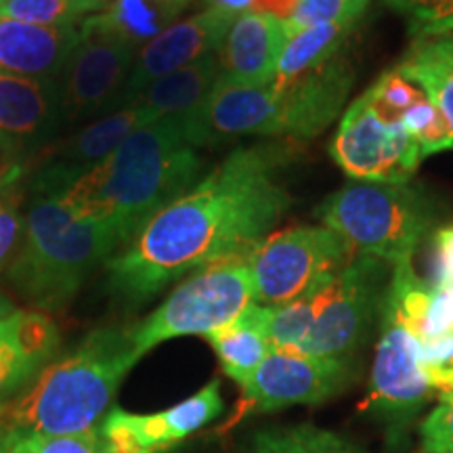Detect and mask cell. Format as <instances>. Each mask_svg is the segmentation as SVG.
Wrapping results in <instances>:
<instances>
[{
  "mask_svg": "<svg viewBox=\"0 0 453 453\" xmlns=\"http://www.w3.org/2000/svg\"><path fill=\"white\" fill-rule=\"evenodd\" d=\"M267 147H237L187 194L154 214L105 263L113 296L137 307L173 281L248 258L290 206Z\"/></svg>",
  "mask_w": 453,
  "mask_h": 453,
  "instance_id": "6da1fadb",
  "label": "cell"
},
{
  "mask_svg": "<svg viewBox=\"0 0 453 453\" xmlns=\"http://www.w3.org/2000/svg\"><path fill=\"white\" fill-rule=\"evenodd\" d=\"M433 395H437V390L424 376L420 338L399 307L384 294L380 338L364 410L388 420L405 422Z\"/></svg>",
  "mask_w": 453,
  "mask_h": 453,
  "instance_id": "7c38bea8",
  "label": "cell"
},
{
  "mask_svg": "<svg viewBox=\"0 0 453 453\" xmlns=\"http://www.w3.org/2000/svg\"><path fill=\"white\" fill-rule=\"evenodd\" d=\"M355 252L327 226L269 234L248 257L254 303L280 307L313 296L350 263Z\"/></svg>",
  "mask_w": 453,
  "mask_h": 453,
  "instance_id": "52a82bcc",
  "label": "cell"
},
{
  "mask_svg": "<svg viewBox=\"0 0 453 453\" xmlns=\"http://www.w3.org/2000/svg\"><path fill=\"white\" fill-rule=\"evenodd\" d=\"M9 453H107L99 424L87 433L64 437H19L17 434Z\"/></svg>",
  "mask_w": 453,
  "mask_h": 453,
  "instance_id": "836d02e7",
  "label": "cell"
},
{
  "mask_svg": "<svg viewBox=\"0 0 453 453\" xmlns=\"http://www.w3.org/2000/svg\"><path fill=\"white\" fill-rule=\"evenodd\" d=\"M380 283L382 260L355 254L347 267L313 294V327L303 353L347 359L372 324Z\"/></svg>",
  "mask_w": 453,
  "mask_h": 453,
  "instance_id": "9c48e42d",
  "label": "cell"
},
{
  "mask_svg": "<svg viewBox=\"0 0 453 453\" xmlns=\"http://www.w3.org/2000/svg\"><path fill=\"white\" fill-rule=\"evenodd\" d=\"M141 361L133 326L97 327L76 349L50 361L15 403L0 426L19 437H64L97 426L111 410L124 378Z\"/></svg>",
  "mask_w": 453,
  "mask_h": 453,
  "instance_id": "3957f363",
  "label": "cell"
},
{
  "mask_svg": "<svg viewBox=\"0 0 453 453\" xmlns=\"http://www.w3.org/2000/svg\"><path fill=\"white\" fill-rule=\"evenodd\" d=\"M401 124L410 130L411 137L422 147L424 157L437 154V151L453 150V139L443 113L428 97L413 107Z\"/></svg>",
  "mask_w": 453,
  "mask_h": 453,
  "instance_id": "1f68e13d",
  "label": "cell"
},
{
  "mask_svg": "<svg viewBox=\"0 0 453 453\" xmlns=\"http://www.w3.org/2000/svg\"><path fill=\"white\" fill-rule=\"evenodd\" d=\"M208 7L226 11V13L240 17L243 13H250L252 11V0H206Z\"/></svg>",
  "mask_w": 453,
  "mask_h": 453,
  "instance_id": "74e56055",
  "label": "cell"
},
{
  "mask_svg": "<svg viewBox=\"0 0 453 453\" xmlns=\"http://www.w3.org/2000/svg\"><path fill=\"white\" fill-rule=\"evenodd\" d=\"M219 76V57L208 55L196 61V64L164 73V76L151 82L150 87L141 90L130 104L141 105L156 120L170 116H189L211 95Z\"/></svg>",
  "mask_w": 453,
  "mask_h": 453,
  "instance_id": "7402d4cb",
  "label": "cell"
},
{
  "mask_svg": "<svg viewBox=\"0 0 453 453\" xmlns=\"http://www.w3.org/2000/svg\"><path fill=\"white\" fill-rule=\"evenodd\" d=\"M317 219L355 254L399 265L430 226V208L410 185L349 180L317 208Z\"/></svg>",
  "mask_w": 453,
  "mask_h": 453,
  "instance_id": "5b68a950",
  "label": "cell"
},
{
  "mask_svg": "<svg viewBox=\"0 0 453 453\" xmlns=\"http://www.w3.org/2000/svg\"><path fill=\"white\" fill-rule=\"evenodd\" d=\"M388 7L405 17L413 38L453 30V0H387Z\"/></svg>",
  "mask_w": 453,
  "mask_h": 453,
  "instance_id": "4dcf8cb0",
  "label": "cell"
},
{
  "mask_svg": "<svg viewBox=\"0 0 453 453\" xmlns=\"http://www.w3.org/2000/svg\"><path fill=\"white\" fill-rule=\"evenodd\" d=\"M64 124L59 81L0 73V147L11 166L41 154Z\"/></svg>",
  "mask_w": 453,
  "mask_h": 453,
  "instance_id": "2e32d148",
  "label": "cell"
},
{
  "mask_svg": "<svg viewBox=\"0 0 453 453\" xmlns=\"http://www.w3.org/2000/svg\"><path fill=\"white\" fill-rule=\"evenodd\" d=\"M237 453H365L353 441L313 424L257 430Z\"/></svg>",
  "mask_w": 453,
  "mask_h": 453,
  "instance_id": "484cf974",
  "label": "cell"
},
{
  "mask_svg": "<svg viewBox=\"0 0 453 453\" xmlns=\"http://www.w3.org/2000/svg\"><path fill=\"white\" fill-rule=\"evenodd\" d=\"M203 338L211 342L226 376L240 387H246L271 350L267 338V307L252 303L237 319Z\"/></svg>",
  "mask_w": 453,
  "mask_h": 453,
  "instance_id": "603a6c76",
  "label": "cell"
},
{
  "mask_svg": "<svg viewBox=\"0 0 453 453\" xmlns=\"http://www.w3.org/2000/svg\"><path fill=\"white\" fill-rule=\"evenodd\" d=\"M357 24L359 19L327 21V24H317L292 34L290 41L283 47L273 82L290 84L303 78L304 73L336 59Z\"/></svg>",
  "mask_w": 453,
  "mask_h": 453,
  "instance_id": "d4e9b609",
  "label": "cell"
},
{
  "mask_svg": "<svg viewBox=\"0 0 453 453\" xmlns=\"http://www.w3.org/2000/svg\"><path fill=\"white\" fill-rule=\"evenodd\" d=\"M422 453H453V387L439 393V403L420 424Z\"/></svg>",
  "mask_w": 453,
  "mask_h": 453,
  "instance_id": "e575fe53",
  "label": "cell"
},
{
  "mask_svg": "<svg viewBox=\"0 0 453 453\" xmlns=\"http://www.w3.org/2000/svg\"><path fill=\"white\" fill-rule=\"evenodd\" d=\"M17 311V307L13 303H11V300L4 296L3 292H0V319H3V317H7V315H11V313H15Z\"/></svg>",
  "mask_w": 453,
  "mask_h": 453,
  "instance_id": "ab89813d",
  "label": "cell"
},
{
  "mask_svg": "<svg viewBox=\"0 0 453 453\" xmlns=\"http://www.w3.org/2000/svg\"><path fill=\"white\" fill-rule=\"evenodd\" d=\"M349 378V361L315 357L300 350L271 349L246 387L235 420L294 405H317L330 399Z\"/></svg>",
  "mask_w": 453,
  "mask_h": 453,
  "instance_id": "4fadbf2b",
  "label": "cell"
},
{
  "mask_svg": "<svg viewBox=\"0 0 453 453\" xmlns=\"http://www.w3.org/2000/svg\"><path fill=\"white\" fill-rule=\"evenodd\" d=\"M82 38L59 76L65 124L97 120L120 110L124 87L139 50L111 34L81 24Z\"/></svg>",
  "mask_w": 453,
  "mask_h": 453,
  "instance_id": "30bf717a",
  "label": "cell"
},
{
  "mask_svg": "<svg viewBox=\"0 0 453 453\" xmlns=\"http://www.w3.org/2000/svg\"><path fill=\"white\" fill-rule=\"evenodd\" d=\"M235 19L237 17L226 11L208 7L202 13L177 21L168 30L157 34L154 41L147 42L134 57L133 70L124 87L120 110L130 105V101L137 97L141 90L164 73L196 64L208 55H217Z\"/></svg>",
  "mask_w": 453,
  "mask_h": 453,
  "instance_id": "e0dca14e",
  "label": "cell"
},
{
  "mask_svg": "<svg viewBox=\"0 0 453 453\" xmlns=\"http://www.w3.org/2000/svg\"><path fill=\"white\" fill-rule=\"evenodd\" d=\"M156 122L150 111L137 104L107 113L78 130L70 139L50 143L32 157L30 189L34 197L61 200L73 185L124 143L128 134Z\"/></svg>",
  "mask_w": 453,
  "mask_h": 453,
  "instance_id": "5bb4252c",
  "label": "cell"
},
{
  "mask_svg": "<svg viewBox=\"0 0 453 453\" xmlns=\"http://www.w3.org/2000/svg\"><path fill=\"white\" fill-rule=\"evenodd\" d=\"M254 303V286L248 258L217 263L196 271L179 283L145 321L133 326V340L143 357L166 340L180 336H208Z\"/></svg>",
  "mask_w": 453,
  "mask_h": 453,
  "instance_id": "8992f818",
  "label": "cell"
},
{
  "mask_svg": "<svg viewBox=\"0 0 453 453\" xmlns=\"http://www.w3.org/2000/svg\"><path fill=\"white\" fill-rule=\"evenodd\" d=\"M81 38V24L44 27L0 15V73L59 81Z\"/></svg>",
  "mask_w": 453,
  "mask_h": 453,
  "instance_id": "d6986e66",
  "label": "cell"
},
{
  "mask_svg": "<svg viewBox=\"0 0 453 453\" xmlns=\"http://www.w3.org/2000/svg\"><path fill=\"white\" fill-rule=\"evenodd\" d=\"M15 439H17V433L0 426V453H9L11 447L15 443Z\"/></svg>",
  "mask_w": 453,
  "mask_h": 453,
  "instance_id": "f35d334b",
  "label": "cell"
},
{
  "mask_svg": "<svg viewBox=\"0 0 453 453\" xmlns=\"http://www.w3.org/2000/svg\"><path fill=\"white\" fill-rule=\"evenodd\" d=\"M373 110L380 113L382 118L393 122H403V118L410 113L418 104H422L428 97L424 88L403 72L393 70L378 78V82L365 93Z\"/></svg>",
  "mask_w": 453,
  "mask_h": 453,
  "instance_id": "83f0119b",
  "label": "cell"
},
{
  "mask_svg": "<svg viewBox=\"0 0 453 453\" xmlns=\"http://www.w3.org/2000/svg\"><path fill=\"white\" fill-rule=\"evenodd\" d=\"M59 347V327L49 315L17 309L0 319V416L32 387Z\"/></svg>",
  "mask_w": 453,
  "mask_h": 453,
  "instance_id": "ac0fdd59",
  "label": "cell"
},
{
  "mask_svg": "<svg viewBox=\"0 0 453 453\" xmlns=\"http://www.w3.org/2000/svg\"><path fill=\"white\" fill-rule=\"evenodd\" d=\"M288 130V99L275 82L240 84L219 76L203 104L185 116L187 141L196 150L242 137H275Z\"/></svg>",
  "mask_w": 453,
  "mask_h": 453,
  "instance_id": "8fae6325",
  "label": "cell"
},
{
  "mask_svg": "<svg viewBox=\"0 0 453 453\" xmlns=\"http://www.w3.org/2000/svg\"><path fill=\"white\" fill-rule=\"evenodd\" d=\"M330 154L350 180L407 185L424 160L422 147L401 122L382 118L365 93L338 124Z\"/></svg>",
  "mask_w": 453,
  "mask_h": 453,
  "instance_id": "ba28073f",
  "label": "cell"
},
{
  "mask_svg": "<svg viewBox=\"0 0 453 453\" xmlns=\"http://www.w3.org/2000/svg\"><path fill=\"white\" fill-rule=\"evenodd\" d=\"M370 0H300L296 13L286 21L288 34H296L304 27L327 24V21L361 19Z\"/></svg>",
  "mask_w": 453,
  "mask_h": 453,
  "instance_id": "d6a6232c",
  "label": "cell"
},
{
  "mask_svg": "<svg viewBox=\"0 0 453 453\" xmlns=\"http://www.w3.org/2000/svg\"><path fill=\"white\" fill-rule=\"evenodd\" d=\"M21 166L0 173V273L9 269L26 235V217L19 211V194L11 189L19 179Z\"/></svg>",
  "mask_w": 453,
  "mask_h": 453,
  "instance_id": "f546056e",
  "label": "cell"
},
{
  "mask_svg": "<svg viewBox=\"0 0 453 453\" xmlns=\"http://www.w3.org/2000/svg\"><path fill=\"white\" fill-rule=\"evenodd\" d=\"M107 0H0V15L44 27L78 26L99 13Z\"/></svg>",
  "mask_w": 453,
  "mask_h": 453,
  "instance_id": "4316f807",
  "label": "cell"
},
{
  "mask_svg": "<svg viewBox=\"0 0 453 453\" xmlns=\"http://www.w3.org/2000/svg\"><path fill=\"white\" fill-rule=\"evenodd\" d=\"M311 327H313V296L280 307H267V338L271 349L303 353Z\"/></svg>",
  "mask_w": 453,
  "mask_h": 453,
  "instance_id": "f1b7e54d",
  "label": "cell"
},
{
  "mask_svg": "<svg viewBox=\"0 0 453 453\" xmlns=\"http://www.w3.org/2000/svg\"><path fill=\"white\" fill-rule=\"evenodd\" d=\"M290 34L283 21L260 13L237 17L219 49L220 78L240 84L273 82Z\"/></svg>",
  "mask_w": 453,
  "mask_h": 453,
  "instance_id": "ffe728a7",
  "label": "cell"
},
{
  "mask_svg": "<svg viewBox=\"0 0 453 453\" xmlns=\"http://www.w3.org/2000/svg\"><path fill=\"white\" fill-rule=\"evenodd\" d=\"M191 3L194 0H111L99 13L87 17L82 26L122 38L141 50L157 34L177 24Z\"/></svg>",
  "mask_w": 453,
  "mask_h": 453,
  "instance_id": "44dd1931",
  "label": "cell"
},
{
  "mask_svg": "<svg viewBox=\"0 0 453 453\" xmlns=\"http://www.w3.org/2000/svg\"><path fill=\"white\" fill-rule=\"evenodd\" d=\"M122 246L111 226L73 219L59 200L34 197L7 281L32 311L59 313L70 307L90 273Z\"/></svg>",
  "mask_w": 453,
  "mask_h": 453,
  "instance_id": "277c9868",
  "label": "cell"
},
{
  "mask_svg": "<svg viewBox=\"0 0 453 453\" xmlns=\"http://www.w3.org/2000/svg\"><path fill=\"white\" fill-rule=\"evenodd\" d=\"M223 411L220 382L211 380L179 405L154 413H130L111 407L99 422L107 453H166L217 420Z\"/></svg>",
  "mask_w": 453,
  "mask_h": 453,
  "instance_id": "9a60e30c",
  "label": "cell"
},
{
  "mask_svg": "<svg viewBox=\"0 0 453 453\" xmlns=\"http://www.w3.org/2000/svg\"><path fill=\"white\" fill-rule=\"evenodd\" d=\"M202 166L185 116L160 118L128 134L59 202L73 219L111 226L127 246L154 214L200 183Z\"/></svg>",
  "mask_w": 453,
  "mask_h": 453,
  "instance_id": "7a4b0ae2",
  "label": "cell"
},
{
  "mask_svg": "<svg viewBox=\"0 0 453 453\" xmlns=\"http://www.w3.org/2000/svg\"><path fill=\"white\" fill-rule=\"evenodd\" d=\"M300 0H252V11L260 15L275 17L286 24L292 19V15L296 13Z\"/></svg>",
  "mask_w": 453,
  "mask_h": 453,
  "instance_id": "8d00e7d4",
  "label": "cell"
},
{
  "mask_svg": "<svg viewBox=\"0 0 453 453\" xmlns=\"http://www.w3.org/2000/svg\"><path fill=\"white\" fill-rule=\"evenodd\" d=\"M437 250V286H453V225H447L434 235Z\"/></svg>",
  "mask_w": 453,
  "mask_h": 453,
  "instance_id": "d590c367",
  "label": "cell"
},
{
  "mask_svg": "<svg viewBox=\"0 0 453 453\" xmlns=\"http://www.w3.org/2000/svg\"><path fill=\"white\" fill-rule=\"evenodd\" d=\"M396 70L420 84L428 99L443 113L453 139V30L413 38Z\"/></svg>",
  "mask_w": 453,
  "mask_h": 453,
  "instance_id": "cb8c5ba5",
  "label": "cell"
}]
</instances>
